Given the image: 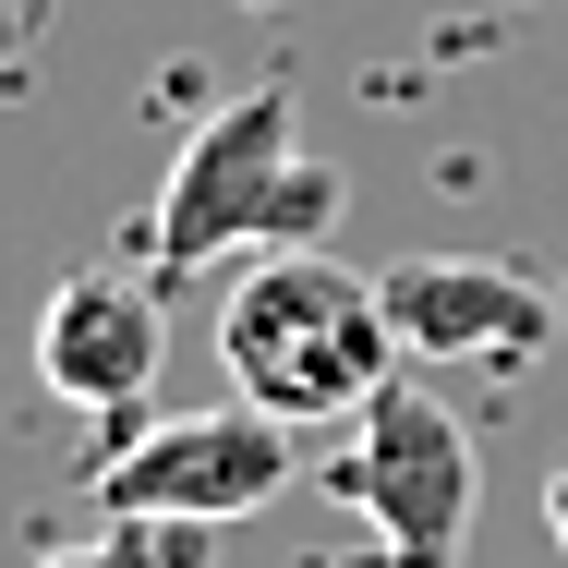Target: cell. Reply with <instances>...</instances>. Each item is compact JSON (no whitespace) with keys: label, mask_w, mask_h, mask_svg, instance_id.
Wrapping results in <instances>:
<instances>
[{"label":"cell","mask_w":568,"mask_h":568,"mask_svg":"<svg viewBox=\"0 0 568 568\" xmlns=\"http://www.w3.org/2000/svg\"><path fill=\"white\" fill-rule=\"evenodd\" d=\"M339 194L351 182L303 145L291 73H266V85H242L230 110H206L182 133V158H170V182L145 206V278L170 291V278H194L219 254H303V242H327Z\"/></svg>","instance_id":"6da1fadb"},{"label":"cell","mask_w":568,"mask_h":568,"mask_svg":"<svg viewBox=\"0 0 568 568\" xmlns=\"http://www.w3.org/2000/svg\"><path fill=\"white\" fill-rule=\"evenodd\" d=\"M219 363L230 399L278 412V424H339L399 375V327L375 303V278L339 254H254L219 303Z\"/></svg>","instance_id":"7a4b0ae2"},{"label":"cell","mask_w":568,"mask_h":568,"mask_svg":"<svg viewBox=\"0 0 568 568\" xmlns=\"http://www.w3.org/2000/svg\"><path fill=\"white\" fill-rule=\"evenodd\" d=\"M327 496L363 508V532L399 568H448L471 545V508H484V448L448 399H424L412 375H387L363 412H351V448L327 459Z\"/></svg>","instance_id":"3957f363"},{"label":"cell","mask_w":568,"mask_h":568,"mask_svg":"<svg viewBox=\"0 0 568 568\" xmlns=\"http://www.w3.org/2000/svg\"><path fill=\"white\" fill-rule=\"evenodd\" d=\"M278 484H303V424L230 399V412H182V424L121 436L85 496H98V520H206V532H230Z\"/></svg>","instance_id":"277c9868"},{"label":"cell","mask_w":568,"mask_h":568,"mask_svg":"<svg viewBox=\"0 0 568 568\" xmlns=\"http://www.w3.org/2000/svg\"><path fill=\"white\" fill-rule=\"evenodd\" d=\"M375 303L412 363H484V375H520L568 327V291H545L508 254H399L375 266Z\"/></svg>","instance_id":"5b68a950"},{"label":"cell","mask_w":568,"mask_h":568,"mask_svg":"<svg viewBox=\"0 0 568 568\" xmlns=\"http://www.w3.org/2000/svg\"><path fill=\"white\" fill-rule=\"evenodd\" d=\"M37 375L73 412H121L158 387V278L145 266H73L37 315Z\"/></svg>","instance_id":"8992f818"},{"label":"cell","mask_w":568,"mask_h":568,"mask_svg":"<svg viewBox=\"0 0 568 568\" xmlns=\"http://www.w3.org/2000/svg\"><path fill=\"white\" fill-rule=\"evenodd\" d=\"M37 568H158V557H145V532H133V520H98L85 545H49Z\"/></svg>","instance_id":"52a82bcc"},{"label":"cell","mask_w":568,"mask_h":568,"mask_svg":"<svg viewBox=\"0 0 568 568\" xmlns=\"http://www.w3.org/2000/svg\"><path fill=\"white\" fill-rule=\"evenodd\" d=\"M545 520H557V545H568V459L545 471Z\"/></svg>","instance_id":"ba28073f"},{"label":"cell","mask_w":568,"mask_h":568,"mask_svg":"<svg viewBox=\"0 0 568 568\" xmlns=\"http://www.w3.org/2000/svg\"><path fill=\"white\" fill-rule=\"evenodd\" d=\"M351 568H399V557H387V545H375V557H351Z\"/></svg>","instance_id":"9c48e42d"},{"label":"cell","mask_w":568,"mask_h":568,"mask_svg":"<svg viewBox=\"0 0 568 568\" xmlns=\"http://www.w3.org/2000/svg\"><path fill=\"white\" fill-rule=\"evenodd\" d=\"M242 12H291V0H242Z\"/></svg>","instance_id":"30bf717a"},{"label":"cell","mask_w":568,"mask_h":568,"mask_svg":"<svg viewBox=\"0 0 568 568\" xmlns=\"http://www.w3.org/2000/svg\"><path fill=\"white\" fill-rule=\"evenodd\" d=\"M508 12H532V0H508Z\"/></svg>","instance_id":"8fae6325"}]
</instances>
